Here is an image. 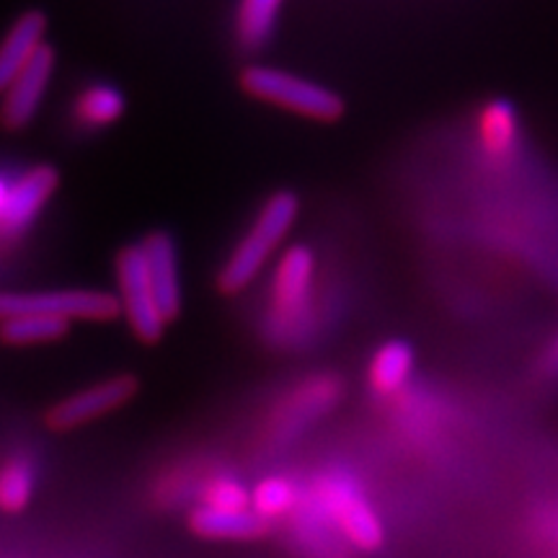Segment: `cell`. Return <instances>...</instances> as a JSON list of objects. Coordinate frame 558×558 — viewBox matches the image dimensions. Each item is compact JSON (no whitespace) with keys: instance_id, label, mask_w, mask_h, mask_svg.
<instances>
[{"instance_id":"obj_7","label":"cell","mask_w":558,"mask_h":558,"mask_svg":"<svg viewBox=\"0 0 558 558\" xmlns=\"http://www.w3.org/2000/svg\"><path fill=\"white\" fill-rule=\"evenodd\" d=\"M341 393V380L337 375H313L298 383L295 388L277 403V409L271 411L269 418V442L275 445H288L298 435H303L311 424H316L320 416H326L337 407Z\"/></svg>"},{"instance_id":"obj_4","label":"cell","mask_w":558,"mask_h":558,"mask_svg":"<svg viewBox=\"0 0 558 558\" xmlns=\"http://www.w3.org/2000/svg\"><path fill=\"white\" fill-rule=\"evenodd\" d=\"M241 88L248 96L271 107H279L292 114L316 122H337L344 117L347 104L337 90L320 83L303 78V75L279 70L271 65H246L239 75Z\"/></svg>"},{"instance_id":"obj_22","label":"cell","mask_w":558,"mask_h":558,"mask_svg":"<svg viewBox=\"0 0 558 558\" xmlns=\"http://www.w3.org/2000/svg\"><path fill=\"white\" fill-rule=\"evenodd\" d=\"M533 378L538 380L541 386H548V388L558 386V324L556 329L541 341V347L535 349Z\"/></svg>"},{"instance_id":"obj_11","label":"cell","mask_w":558,"mask_h":558,"mask_svg":"<svg viewBox=\"0 0 558 558\" xmlns=\"http://www.w3.org/2000/svg\"><path fill=\"white\" fill-rule=\"evenodd\" d=\"M54 68H58V54H54V47L45 45L24 68V73L5 88L3 101H0V128L9 132L29 128L50 90Z\"/></svg>"},{"instance_id":"obj_10","label":"cell","mask_w":558,"mask_h":558,"mask_svg":"<svg viewBox=\"0 0 558 558\" xmlns=\"http://www.w3.org/2000/svg\"><path fill=\"white\" fill-rule=\"evenodd\" d=\"M478 156L494 171H507L518 163L525 145L520 111L507 99H492L476 114Z\"/></svg>"},{"instance_id":"obj_2","label":"cell","mask_w":558,"mask_h":558,"mask_svg":"<svg viewBox=\"0 0 558 558\" xmlns=\"http://www.w3.org/2000/svg\"><path fill=\"white\" fill-rule=\"evenodd\" d=\"M300 215V199L295 192L279 190L264 202L246 235L235 243L233 254L218 271V290L222 295H239L262 275L267 262L277 254Z\"/></svg>"},{"instance_id":"obj_20","label":"cell","mask_w":558,"mask_h":558,"mask_svg":"<svg viewBox=\"0 0 558 558\" xmlns=\"http://www.w3.org/2000/svg\"><path fill=\"white\" fill-rule=\"evenodd\" d=\"M37 486V471L26 456H13L0 465V509L19 514L29 507Z\"/></svg>"},{"instance_id":"obj_12","label":"cell","mask_w":558,"mask_h":558,"mask_svg":"<svg viewBox=\"0 0 558 558\" xmlns=\"http://www.w3.org/2000/svg\"><path fill=\"white\" fill-rule=\"evenodd\" d=\"M145 259H148L153 288L166 320L179 318L181 305H184V292H181V275H179V251L177 241L166 230H153L143 241Z\"/></svg>"},{"instance_id":"obj_21","label":"cell","mask_w":558,"mask_h":558,"mask_svg":"<svg viewBox=\"0 0 558 558\" xmlns=\"http://www.w3.org/2000/svg\"><path fill=\"white\" fill-rule=\"evenodd\" d=\"M199 505L215 509H251V492L230 473H215L197 486Z\"/></svg>"},{"instance_id":"obj_9","label":"cell","mask_w":558,"mask_h":558,"mask_svg":"<svg viewBox=\"0 0 558 558\" xmlns=\"http://www.w3.org/2000/svg\"><path fill=\"white\" fill-rule=\"evenodd\" d=\"M60 186V171L52 163H37L32 169L13 177L9 202L0 215V239L16 241L29 230L47 202L54 197Z\"/></svg>"},{"instance_id":"obj_15","label":"cell","mask_w":558,"mask_h":558,"mask_svg":"<svg viewBox=\"0 0 558 558\" xmlns=\"http://www.w3.org/2000/svg\"><path fill=\"white\" fill-rule=\"evenodd\" d=\"M416 367L414 347L403 339H390L373 352L367 365V386L378 396H396L411 380Z\"/></svg>"},{"instance_id":"obj_16","label":"cell","mask_w":558,"mask_h":558,"mask_svg":"<svg viewBox=\"0 0 558 558\" xmlns=\"http://www.w3.org/2000/svg\"><path fill=\"white\" fill-rule=\"evenodd\" d=\"M128 111V99L117 86L107 81H96L81 88L73 99V120L83 130H107L117 124Z\"/></svg>"},{"instance_id":"obj_19","label":"cell","mask_w":558,"mask_h":558,"mask_svg":"<svg viewBox=\"0 0 558 558\" xmlns=\"http://www.w3.org/2000/svg\"><path fill=\"white\" fill-rule=\"evenodd\" d=\"M300 499H303V492L288 476H264L251 488V509L269 525L277 520H290L300 507Z\"/></svg>"},{"instance_id":"obj_13","label":"cell","mask_w":558,"mask_h":558,"mask_svg":"<svg viewBox=\"0 0 558 558\" xmlns=\"http://www.w3.org/2000/svg\"><path fill=\"white\" fill-rule=\"evenodd\" d=\"M47 16L41 11H26L13 21L0 39V96L24 73L41 47L47 45Z\"/></svg>"},{"instance_id":"obj_17","label":"cell","mask_w":558,"mask_h":558,"mask_svg":"<svg viewBox=\"0 0 558 558\" xmlns=\"http://www.w3.org/2000/svg\"><path fill=\"white\" fill-rule=\"evenodd\" d=\"M284 0H241L235 11V39L246 52H259L275 37Z\"/></svg>"},{"instance_id":"obj_8","label":"cell","mask_w":558,"mask_h":558,"mask_svg":"<svg viewBox=\"0 0 558 558\" xmlns=\"http://www.w3.org/2000/svg\"><path fill=\"white\" fill-rule=\"evenodd\" d=\"M137 390L140 383L135 375L130 373L99 380L94 383V386L75 390L73 396L54 403V407L45 414V424L52 432H70L86 427V424L96 422V418L109 416L111 411L130 403L137 396Z\"/></svg>"},{"instance_id":"obj_23","label":"cell","mask_w":558,"mask_h":558,"mask_svg":"<svg viewBox=\"0 0 558 558\" xmlns=\"http://www.w3.org/2000/svg\"><path fill=\"white\" fill-rule=\"evenodd\" d=\"M11 184H13V177H9V173H0V215H3L5 202H9Z\"/></svg>"},{"instance_id":"obj_5","label":"cell","mask_w":558,"mask_h":558,"mask_svg":"<svg viewBox=\"0 0 558 558\" xmlns=\"http://www.w3.org/2000/svg\"><path fill=\"white\" fill-rule=\"evenodd\" d=\"M117 288H120V305L132 333L143 344H156L163 339L169 320L160 313L143 243H130L117 256Z\"/></svg>"},{"instance_id":"obj_6","label":"cell","mask_w":558,"mask_h":558,"mask_svg":"<svg viewBox=\"0 0 558 558\" xmlns=\"http://www.w3.org/2000/svg\"><path fill=\"white\" fill-rule=\"evenodd\" d=\"M29 313H58L70 320H114L122 313V305L114 295L99 290H0V324Z\"/></svg>"},{"instance_id":"obj_3","label":"cell","mask_w":558,"mask_h":558,"mask_svg":"<svg viewBox=\"0 0 558 558\" xmlns=\"http://www.w3.org/2000/svg\"><path fill=\"white\" fill-rule=\"evenodd\" d=\"M308 497L316 501L333 530L349 543V548L373 554L386 543L383 520L369 505L362 486L344 471H326L311 481Z\"/></svg>"},{"instance_id":"obj_18","label":"cell","mask_w":558,"mask_h":558,"mask_svg":"<svg viewBox=\"0 0 558 558\" xmlns=\"http://www.w3.org/2000/svg\"><path fill=\"white\" fill-rule=\"evenodd\" d=\"M73 320L58 313H29V316H19L0 324V341L9 347H34V344H50V341L65 339Z\"/></svg>"},{"instance_id":"obj_1","label":"cell","mask_w":558,"mask_h":558,"mask_svg":"<svg viewBox=\"0 0 558 558\" xmlns=\"http://www.w3.org/2000/svg\"><path fill=\"white\" fill-rule=\"evenodd\" d=\"M316 254L303 243L284 248L271 271L267 331L275 347H303L313 333Z\"/></svg>"},{"instance_id":"obj_14","label":"cell","mask_w":558,"mask_h":558,"mask_svg":"<svg viewBox=\"0 0 558 558\" xmlns=\"http://www.w3.org/2000/svg\"><path fill=\"white\" fill-rule=\"evenodd\" d=\"M190 530L205 541H259L269 533V522L254 509H215L197 505L190 512Z\"/></svg>"}]
</instances>
